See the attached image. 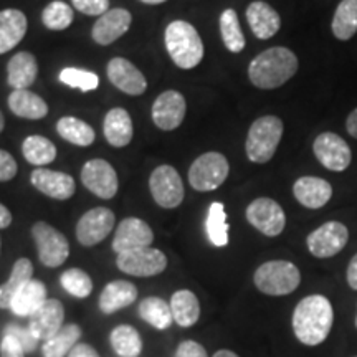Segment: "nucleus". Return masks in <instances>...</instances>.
<instances>
[{"label":"nucleus","mask_w":357,"mask_h":357,"mask_svg":"<svg viewBox=\"0 0 357 357\" xmlns=\"http://www.w3.org/2000/svg\"><path fill=\"white\" fill-rule=\"evenodd\" d=\"M187 102L182 93L167 89L160 93L153 105V121L160 131H174L181 126L185 118Z\"/></svg>","instance_id":"15"},{"label":"nucleus","mask_w":357,"mask_h":357,"mask_svg":"<svg viewBox=\"0 0 357 357\" xmlns=\"http://www.w3.org/2000/svg\"><path fill=\"white\" fill-rule=\"evenodd\" d=\"M12 223V213L3 204H0V230L7 229Z\"/></svg>","instance_id":"50"},{"label":"nucleus","mask_w":357,"mask_h":357,"mask_svg":"<svg viewBox=\"0 0 357 357\" xmlns=\"http://www.w3.org/2000/svg\"><path fill=\"white\" fill-rule=\"evenodd\" d=\"M47 288L40 280H30L10 303V311L20 318H30L47 301Z\"/></svg>","instance_id":"26"},{"label":"nucleus","mask_w":357,"mask_h":357,"mask_svg":"<svg viewBox=\"0 0 357 357\" xmlns=\"http://www.w3.org/2000/svg\"><path fill=\"white\" fill-rule=\"evenodd\" d=\"M82 182L100 199H113L118 194V174L108 160L91 159L82 169Z\"/></svg>","instance_id":"13"},{"label":"nucleus","mask_w":357,"mask_h":357,"mask_svg":"<svg viewBox=\"0 0 357 357\" xmlns=\"http://www.w3.org/2000/svg\"><path fill=\"white\" fill-rule=\"evenodd\" d=\"M347 283H349V287L352 289L357 291V253L352 257L349 266H347Z\"/></svg>","instance_id":"48"},{"label":"nucleus","mask_w":357,"mask_h":357,"mask_svg":"<svg viewBox=\"0 0 357 357\" xmlns=\"http://www.w3.org/2000/svg\"><path fill=\"white\" fill-rule=\"evenodd\" d=\"M42 22L48 30H55V32L68 29L73 22V8L61 0H53L43 8Z\"/></svg>","instance_id":"39"},{"label":"nucleus","mask_w":357,"mask_h":357,"mask_svg":"<svg viewBox=\"0 0 357 357\" xmlns=\"http://www.w3.org/2000/svg\"><path fill=\"white\" fill-rule=\"evenodd\" d=\"M346 131L349 132V136L357 139V108L351 111V114L346 119Z\"/></svg>","instance_id":"49"},{"label":"nucleus","mask_w":357,"mask_h":357,"mask_svg":"<svg viewBox=\"0 0 357 357\" xmlns=\"http://www.w3.org/2000/svg\"><path fill=\"white\" fill-rule=\"evenodd\" d=\"M65 321V307L55 298H48L43 306L30 316L29 329L37 341H48L63 328Z\"/></svg>","instance_id":"19"},{"label":"nucleus","mask_w":357,"mask_h":357,"mask_svg":"<svg viewBox=\"0 0 357 357\" xmlns=\"http://www.w3.org/2000/svg\"><path fill=\"white\" fill-rule=\"evenodd\" d=\"M56 132L65 141H68L70 144L79 147L91 146L96 139L95 129L89 126L88 123H84L83 119L75 118V116H65V118L58 119Z\"/></svg>","instance_id":"31"},{"label":"nucleus","mask_w":357,"mask_h":357,"mask_svg":"<svg viewBox=\"0 0 357 357\" xmlns=\"http://www.w3.org/2000/svg\"><path fill=\"white\" fill-rule=\"evenodd\" d=\"M356 328H357V318H356Z\"/></svg>","instance_id":"54"},{"label":"nucleus","mask_w":357,"mask_h":357,"mask_svg":"<svg viewBox=\"0 0 357 357\" xmlns=\"http://www.w3.org/2000/svg\"><path fill=\"white\" fill-rule=\"evenodd\" d=\"M334 321L333 305L323 294H311L293 312V331L305 346H319L328 339Z\"/></svg>","instance_id":"1"},{"label":"nucleus","mask_w":357,"mask_h":357,"mask_svg":"<svg viewBox=\"0 0 357 357\" xmlns=\"http://www.w3.org/2000/svg\"><path fill=\"white\" fill-rule=\"evenodd\" d=\"M137 300V288L132 283L124 280L111 281L105 287L100 296V310L105 314H113V312L123 310V307L131 306Z\"/></svg>","instance_id":"25"},{"label":"nucleus","mask_w":357,"mask_h":357,"mask_svg":"<svg viewBox=\"0 0 357 357\" xmlns=\"http://www.w3.org/2000/svg\"><path fill=\"white\" fill-rule=\"evenodd\" d=\"M154 242V231L144 220L136 217H128L119 223L113 240L116 253L131 252L137 248H147Z\"/></svg>","instance_id":"17"},{"label":"nucleus","mask_w":357,"mask_h":357,"mask_svg":"<svg viewBox=\"0 0 357 357\" xmlns=\"http://www.w3.org/2000/svg\"><path fill=\"white\" fill-rule=\"evenodd\" d=\"M82 328L78 324H65L55 336L43 342V357H65L82 339Z\"/></svg>","instance_id":"33"},{"label":"nucleus","mask_w":357,"mask_h":357,"mask_svg":"<svg viewBox=\"0 0 357 357\" xmlns=\"http://www.w3.org/2000/svg\"><path fill=\"white\" fill-rule=\"evenodd\" d=\"M333 33L337 40H351L357 32V0H342L333 17Z\"/></svg>","instance_id":"35"},{"label":"nucleus","mask_w":357,"mask_h":357,"mask_svg":"<svg viewBox=\"0 0 357 357\" xmlns=\"http://www.w3.org/2000/svg\"><path fill=\"white\" fill-rule=\"evenodd\" d=\"M349 240V230L341 222H326L311 231L306 238L307 250L316 258H331L337 255Z\"/></svg>","instance_id":"10"},{"label":"nucleus","mask_w":357,"mask_h":357,"mask_svg":"<svg viewBox=\"0 0 357 357\" xmlns=\"http://www.w3.org/2000/svg\"><path fill=\"white\" fill-rule=\"evenodd\" d=\"M78 12L89 17H101L109 10V0H71Z\"/></svg>","instance_id":"43"},{"label":"nucleus","mask_w":357,"mask_h":357,"mask_svg":"<svg viewBox=\"0 0 357 357\" xmlns=\"http://www.w3.org/2000/svg\"><path fill=\"white\" fill-rule=\"evenodd\" d=\"M32 236L38 250V258L45 266L58 268L70 255V243L66 236L47 222H37L32 227Z\"/></svg>","instance_id":"7"},{"label":"nucleus","mask_w":357,"mask_h":357,"mask_svg":"<svg viewBox=\"0 0 357 357\" xmlns=\"http://www.w3.org/2000/svg\"><path fill=\"white\" fill-rule=\"evenodd\" d=\"M137 312H139L141 319H144L147 324L153 326L154 329H159V331L171 328L174 321L171 305H169L167 301H164L162 298L158 296L144 298V300L139 303Z\"/></svg>","instance_id":"32"},{"label":"nucleus","mask_w":357,"mask_h":357,"mask_svg":"<svg viewBox=\"0 0 357 357\" xmlns=\"http://www.w3.org/2000/svg\"><path fill=\"white\" fill-rule=\"evenodd\" d=\"M33 265L29 258H19L13 263L10 278L0 287V310H10V303L15 294L32 280Z\"/></svg>","instance_id":"29"},{"label":"nucleus","mask_w":357,"mask_h":357,"mask_svg":"<svg viewBox=\"0 0 357 357\" xmlns=\"http://www.w3.org/2000/svg\"><path fill=\"white\" fill-rule=\"evenodd\" d=\"M116 217L113 211L106 207H96L88 211L78 220L77 238L83 247H95L101 243L114 229Z\"/></svg>","instance_id":"14"},{"label":"nucleus","mask_w":357,"mask_h":357,"mask_svg":"<svg viewBox=\"0 0 357 357\" xmlns=\"http://www.w3.org/2000/svg\"><path fill=\"white\" fill-rule=\"evenodd\" d=\"M113 351L119 357H137L142 352V339L132 326L121 324L109 334Z\"/></svg>","instance_id":"36"},{"label":"nucleus","mask_w":357,"mask_h":357,"mask_svg":"<svg viewBox=\"0 0 357 357\" xmlns=\"http://www.w3.org/2000/svg\"><path fill=\"white\" fill-rule=\"evenodd\" d=\"M131 24L132 15L126 8H109L108 12L98 17L91 29V37L98 45L106 47L121 38L131 29Z\"/></svg>","instance_id":"18"},{"label":"nucleus","mask_w":357,"mask_h":357,"mask_svg":"<svg viewBox=\"0 0 357 357\" xmlns=\"http://www.w3.org/2000/svg\"><path fill=\"white\" fill-rule=\"evenodd\" d=\"M169 56L176 66L182 70H192L199 66L204 58L202 38L194 25L185 20H174L164 32Z\"/></svg>","instance_id":"3"},{"label":"nucleus","mask_w":357,"mask_h":357,"mask_svg":"<svg viewBox=\"0 0 357 357\" xmlns=\"http://www.w3.org/2000/svg\"><path fill=\"white\" fill-rule=\"evenodd\" d=\"M66 357H100V354L95 351V347H91L89 344H83V342H78V344L71 349V352Z\"/></svg>","instance_id":"47"},{"label":"nucleus","mask_w":357,"mask_h":357,"mask_svg":"<svg viewBox=\"0 0 357 357\" xmlns=\"http://www.w3.org/2000/svg\"><path fill=\"white\" fill-rule=\"evenodd\" d=\"M172 318L181 328H190L200 318V303L189 289H178L171 298Z\"/></svg>","instance_id":"30"},{"label":"nucleus","mask_w":357,"mask_h":357,"mask_svg":"<svg viewBox=\"0 0 357 357\" xmlns=\"http://www.w3.org/2000/svg\"><path fill=\"white\" fill-rule=\"evenodd\" d=\"M38 75L37 58L29 52H19L7 65V83L13 89H26L35 83Z\"/></svg>","instance_id":"24"},{"label":"nucleus","mask_w":357,"mask_h":357,"mask_svg":"<svg viewBox=\"0 0 357 357\" xmlns=\"http://www.w3.org/2000/svg\"><path fill=\"white\" fill-rule=\"evenodd\" d=\"M220 33L227 50L231 53H240L245 48V35L240 26L238 15L234 8H227L220 15Z\"/></svg>","instance_id":"38"},{"label":"nucleus","mask_w":357,"mask_h":357,"mask_svg":"<svg viewBox=\"0 0 357 357\" xmlns=\"http://www.w3.org/2000/svg\"><path fill=\"white\" fill-rule=\"evenodd\" d=\"M58 78L66 86L82 89L83 93L95 91L100 86V78H98L96 73L83 68H75V66H68V68L61 70Z\"/></svg>","instance_id":"41"},{"label":"nucleus","mask_w":357,"mask_h":357,"mask_svg":"<svg viewBox=\"0 0 357 357\" xmlns=\"http://www.w3.org/2000/svg\"><path fill=\"white\" fill-rule=\"evenodd\" d=\"M294 199L306 208H321L333 197V187L326 178L305 176L293 185Z\"/></svg>","instance_id":"21"},{"label":"nucleus","mask_w":357,"mask_h":357,"mask_svg":"<svg viewBox=\"0 0 357 357\" xmlns=\"http://www.w3.org/2000/svg\"><path fill=\"white\" fill-rule=\"evenodd\" d=\"M3 336L15 337L22 344V347H24L25 352H33L37 349L38 341L35 339L33 334L30 333L29 328H22L19 324H7L6 331H3Z\"/></svg>","instance_id":"42"},{"label":"nucleus","mask_w":357,"mask_h":357,"mask_svg":"<svg viewBox=\"0 0 357 357\" xmlns=\"http://www.w3.org/2000/svg\"><path fill=\"white\" fill-rule=\"evenodd\" d=\"M116 265L123 273L147 278V276L160 275L166 270L167 257L160 250L153 247L137 248L131 250V252L119 253L118 258H116Z\"/></svg>","instance_id":"8"},{"label":"nucleus","mask_w":357,"mask_h":357,"mask_svg":"<svg viewBox=\"0 0 357 357\" xmlns=\"http://www.w3.org/2000/svg\"><path fill=\"white\" fill-rule=\"evenodd\" d=\"M17 171H19V166H17V160L13 159V155L0 149V182L12 181L17 176Z\"/></svg>","instance_id":"44"},{"label":"nucleus","mask_w":357,"mask_h":357,"mask_svg":"<svg viewBox=\"0 0 357 357\" xmlns=\"http://www.w3.org/2000/svg\"><path fill=\"white\" fill-rule=\"evenodd\" d=\"M25 13L17 8H6L0 12V55L15 48L26 33Z\"/></svg>","instance_id":"23"},{"label":"nucleus","mask_w":357,"mask_h":357,"mask_svg":"<svg viewBox=\"0 0 357 357\" xmlns=\"http://www.w3.org/2000/svg\"><path fill=\"white\" fill-rule=\"evenodd\" d=\"M205 230L213 247H227L229 245V222H227L225 205L222 202H213L208 207Z\"/></svg>","instance_id":"37"},{"label":"nucleus","mask_w":357,"mask_h":357,"mask_svg":"<svg viewBox=\"0 0 357 357\" xmlns=\"http://www.w3.org/2000/svg\"><path fill=\"white\" fill-rule=\"evenodd\" d=\"M141 2L146 3V6H159V3L167 2V0H141Z\"/></svg>","instance_id":"52"},{"label":"nucleus","mask_w":357,"mask_h":357,"mask_svg":"<svg viewBox=\"0 0 357 357\" xmlns=\"http://www.w3.org/2000/svg\"><path fill=\"white\" fill-rule=\"evenodd\" d=\"M22 154L32 166L43 167L56 159V146L47 137L33 134V136L25 137L22 144Z\"/></svg>","instance_id":"34"},{"label":"nucleus","mask_w":357,"mask_h":357,"mask_svg":"<svg viewBox=\"0 0 357 357\" xmlns=\"http://www.w3.org/2000/svg\"><path fill=\"white\" fill-rule=\"evenodd\" d=\"M0 247H2V242H0Z\"/></svg>","instance_id":"55"},{"label":"nucleus","mask_w":357,"mask_h":357,"mask_svg":"<svg viewBox=\"0 0 357 357\" xmlns=\"http://www.w3.org/2000/svg\"><path fill=\"white\" fill-rule=\"evenodd\" d=\"M245 215H247L250 225H253L260 234L266 236H278L287 225V215H284L281 205L268 197L253 200L247 207Z\"/></svg>","instance_id":"11"},{"label":"nucleus","mask_w":357,"mask_h":357,"mask_svg":"<svg viewBox=\"0 0 357 357\" xmlns=\"http://www.w3.org/2000/svg\"><path fill=\"white\" fill-rule=\"evenodd\" d=\"M3 126H6V119H3V114H2V111H0V132L3 131Z\"/></svg>","instance_id":"53"},{"label":"nucleus","mask_w":357,"mask_h":357,"mask_svg":"<svg viewBox=\"0 0 357 357\" xmlns=\"http://www.w3.org/2000/svg\"><path fill=\"white\" fill-rule=\"evenodd\" d=\"M245 15H247L250 29H252V32L257 38L268 40L278 33L281 26V19L278 12H276L270 3L261 2V0L252 2L247 7Z\"/></svg>","instance_id":"22"},{"label":"nucleus","mask_w":357,"mask_h":357,"mask_svg":"<svg viewBox=\"0 0 357 357\" xmlns=\"http://www.w3.org/2000/svg\"><path fill=\"white\" fill-rule=\"evenodd\" d=\"M7 102L12 113L19 118L42 119L48 114L47 101L30 89H13Z\"/></svg>","instance_id":"28"},{"label":"nucleus","mask_w":357,"mask_h":357,"mask_svg":"<svg viewBox=\"0 0 357 357\" xmlns=\"http://www.w3.org/2000/svg\"><path fill=\"white\" fill-rule=\"evenodd\" d=\"M0 357H25V351L15 337L3 336L0 342Z\"/></svg>","instance_id":"45"},{"label":"nucleus","mask_w":357,"mask_h":357,"mask_svg":"<svg viewBox=\"0 0 357 357\" xmlns=\"http://www.w3.org/2000/svg\"><path fill=\"white\" fill-rule=\"evenodd\" d=\"M60 283L66 293L75 298H79V300L88 298L93 291L91 276L86 271L79 270V268H70V270L63 271L60 276Z\"/></svg>","instance_id":"40"},{"label":"nucleus","mask_w":357,"mask_h":357,"mask_svg":"<svg viewBox=\"0 0 357 357\" xmlns=\"http://www.w3.org/2000/svg\"><path fill=\"white\" fill-rule=\"evenodd\" d=\"M283 121L278 116H261L250 126L245 151L247 158L255 164H265L273 158L283 137Z\"/></svg>","instance_id":"4"},{"label":"nucleus","mask_w":357,"mask_h":357,"mask_svg":"<svg viewBox=\"0 0 357 357\" xmlns=\"http://www.w3.org/2000/svg\"><path fill=\"white\" fill-rule=\"evenodd\" d=\"M316 159L328 171L342 172L351 166L352 153L347 142L334 132H321L312 142Z\"/></svg>","instance_id":"12"},{"label":"nucleus","mask_w":357,"mask_h":357,"mask_svg":"<svg viewBox=\"0 0 357 357\" xmlns=\"http://www.w3.org/2000/svg\"><path fill=\"white\" fill-rule=\"evenodd\" d=\"M229 160L220 153H205L194 160L189 169V184L199 192H211L227 181Z\"/></svg>","instance_id":"6"},{"label":"nucleus","mask_w":357,"mask_h":357,"mask_svg":"<svg viewBox=\"0 0 357 357\" xmlns=\"http://www.w3.org/2000/svg\"><path fill=\"white\" fill-rule=\"evenodd\" d=\"M253 281L261 293L270 296H284L300 287L301 273L291 261L273 260L257 268Z\"/></svg>","instance_id":"5"},{"label":"nucleus","mask_w":357,"mask_h":357,"mask_svg":"<svg viewBox=\"0 0 357 357\" xmlns=\"http://www.w3.org/2000/svg\"><path fill=\"white\" fill-rule=\"evenodd\" d=\"M298 56L287 47H271L261 52L248 66V78L253 86L275 89L283 86L296 75Z\"/></svg>","instance_id":"2"},{"label":"nucleus","mask_w":357,"mask_h":357,"mask_svg":"<svg viewBox=\"0 0 357 357\" xmlns=\"http://www.w3.org/2000/svg\"><path fill=\"white\" fill-rule=\"evenodd\" d=\"M106 141L114 147L128 146L132 139V119L124 108H113L108 111L102 124Z\"/></svg>","instance_id":"27"},{"label":"nucleus","mask_w":357,"mask_h":357,"mask_svg":"<svg viewBox=\"0 0 357 357\" xmlns=\"http://www.w3.org/2000/svg\"><path fill=\"white\" fill-rule=\"evenodd\" d=\"M151 195L155 204L162 208H176L184 200V184L172 166H159L151 172L149 177Z\"/></svg>","instance_id":"9"},{"label":"nucleus","mask_w":357,"mask_h":357,"mask_svg":"<svg viewBox=\"0 0 357 357\" xmlns=\"http://www.w3.org/2000/svg\"><path fill=\"white\" fill-rule=\"evenodd\" d=\"M106 73H108L111 84H114L119 91L126 93L129 96H141L146 93V77L136 65L126 58H111L108 66H106Z\"/></svg>","instance_id":"16"},{"label":"nucleus","mask_w":357,"mask_h":357,"mask_svg":"<svg viewBox=\"0 0 357 357\" xmlns=\"http://www.w3.org/2000/svg\"><path fill=\"white\" fill-rule=\"evenodd\" d=\"M174 357H208L207 351L202 344L195 341H184L181 342Z\"/></svg>","instance_id":"46"},{"label":"nucleus","mask_w":357,"mask_h":357,"mask_svg":"<svg viewBox=\"0 0 357 357\" xmlns=\"http://www.w3.org/2000/svg\"><path fill=\"white\" fill-rule=\"evenodd\" d=\"M213 357H240V356H236L235 352H231V351L222 349V351H217L215 354H213Z\"/></svg>","instance_id":"51"},{"label":"nucleus","mask_w":357,"mask_h":357,"mask_svg":"<svg viewBox=\"0 0 357 357\" xmlns=\"http://www.w3.org/2000/svg\"><path fill=\"white\" fill-rule=\"evenodd\" d=\"M30 182L43 195L56 200H68L73 197L75 190H77L75 178L70 174L50 171V169L43 167L35 169L30 176Z\"/></svg>","instance_id":"20"}]
</instances>
